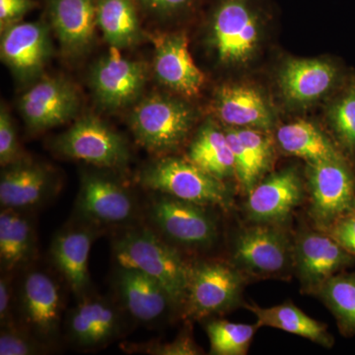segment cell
Returning <instances> with one entry per match:
<instances>
[{
	"mask_svg": "<svg viewBox=\"0 0 355 355\" xmlns=\"http://www.w3.org/2000/svg\"><path fill=\"white\" fill-rule=\"evenodd\" d=\"M118 266L135 268L157 280L182 312L188 288L191 265L177 248L146 226H130L113 240Z\"/></svg>",
	"mask_w": 355,
	"mask_h": 355,
	"instance_id": "6da1fadb",
	"label": "cell"
},
{
	"mask_svg": "<svg viewBox=\"0 0 355 355\" xmlns=\"http://www.w3.org/2000/svg\"><path fill=\"white\" fill-rule=\"evenodd\" d=\"M128 121L140 146L150 153L164 156L177 150L188 139L196 114L183 100L153 92L133 106Z\"/></svg>",
	"mask_w": 355,
	"mask_h": 355,
	"instance_id": "7a4b0ae2",
	"label": "cell"
},
{
	"mask_svg": "<svg viewBox=\"0 0 355 355\" xmlns=\"http://www.w3.org/2000/svg\"><path fill=\"white\" fill-rule=\"evenodd\" d=\"M263 18L252 0H218L210 15L207 43L224 67L249 64L260 49Z\"/></svg>",
	"mask_w": 355,
	"mask_h": 355,
	"instance_id": "3957f363",
	"label": "cell"
},
{
	"mask_svg": "<svg viewBox=\"0 0 355 355\" xmlns=\"http://www.w3.org/2000/svg\"><path fill=\"white\" fill-rule=\"evenodd\" d=\"M140 186L205 207L230 209L232 198L224 181L203 171L187 158L158 156L140 170Z\"/></svg>",
	"mask_w": 355,
	"mask_h": 355,
	"instance_id": "277c9868",
	"label": "cell"
},
{
	"mask_svg": "<svg viewBox=\"0 0 355 355\" xmlns=\"http://www.w3.org/2000/svg\"><path fill=\"white\" fill-rule=\"evenodd\" d=\"M247 280L249 277L231 261L191 263L182 314L186 319L200 320L234 310L242 303Z\"/></svg>",
	"mask_w": 355,
	"mask_h": 355,
	"instance_id": "5b68a950",
	"label": "cell"
},
{
	"mask_svg": "<svg viewBox=\"0 0 355 355\" xmlns=\"http://www.w3.org/2000/svg\"><path fill=\"white\" fill-rule=\"evenodd\" d=\"M231 263L249 279H284L294 270L293 242L279 225L256 223L236 234Z\"/></svg>",
	"mask_w": 355,
	"mask_h": 355,
	"instance_id": "8992f818",
	"label": "cell"
},
{
	"mask_svg": "<svg viewBox=\"0 0 355 355\" xmlns=\"http://www.w3.org/2000/svg\"><path fill=\"white\" fill-rule=\"evenodd\" d=\"M51 147L62 157L83 161L101 169L123 170L130 160L125 139L94 114L79 118L53 139Z\"/></svg>",
	"mask_w": 355,
	"mask_h": 355,
	"instance_id": "52a82bcc",
	"label": "cell"
},
{
	"mask_svg": "<svg viewBox=\"0 0 355 355\" xmlns=\"http://www.w3.org/2000/svg\"><path fill=\"white\" fill-rule=\"evenodd\" d=\"M205 207L158 193L149 203L147 216L151 228L173 246L207 249L216 244L218 227Z\"/></svg>",
	"mask_w": 355,
	"mask_h": 355,
	"instance_id": "ba28073f",
	"label": "cell"
},
{
	"mask_svg": "<svg viewBox=\"0 0 355 355\" xmlns=\"http://www.w3.org/2000/svg\"><path fill=\"white\" fill-rule=\"evenodd\" d=\"M16 296L17 323L51 347L60 338L64 320V287L50 272L34 268L21 279Z\"/></svg>",
	"mask_w": 355,
	"mask_h": 355,
	"instance_id": "9c48e42d",
	"label": "cell"
},
{
	"mask_svg": "<svg viewBox=\"0 0 355 355\" xmlns=\"http://www.w3.org/2000/svg\"><path fill=\"white\" fill-rule=\"evenodd\" d=\"M349 159L308 164L309 214L320 230H329L355 212V172Z\"/></svg>",
	"mask_w": 355,
	"mask_h": 355,
	"instance_id": "30bf717a",
	"label": "cell"
},
{
	"mask_svg": "<svg viewBox=\"0 0 355 355\" xmlns=\"http://www.w3.org/2000/svg\"><path fill=\"white\" fill-rule=\"evenodd\" d=\"M149 74L147 62L123 57L119 50L111 48L109 53L93 64L88 80L99 106L106 111L118 112L141 99Z\"/></svg>",
	"mask_w": 355,
	"mask_h": 355,
	"instance_id": "8fae6325",
	"label": "cell"
},
{
	"mask_svg": "<svg viewBox=\"0 0 355 355\" xmlns=\"http://www.w3.org/2000/svg\"><path fill=\"white\" fill-rule=\"evenodd\" d=\"M139 214L135 195L125 184L97 172H83L76 216L99 227L132 224Z\"/></svg>",
	"mask_w": 355,
	"mask_h": 355,
	"instance_id": "7c38bea8",
	"label": "cell"
},
{
	"mask_svg": "<svg viewBox=\"0 0 355 355\" xmlns=\"http://www.w3.org/2000/svg\"><path fill=\"white\" fill-rule=\"evenodd\" d=\"M294 270L305 293L315 295L324 282L355 266V256L324 230H305L293 242Z\"/></svg>",
	"mask_w": 355,
	"mask_h": 355,
	"instance_id": "4fadbf2b",
	"label": "cell"
},
{
	"mask_svg": "<svg viewBox=\"0 0 355 355\" xmlns=\"http://www.w3.org/2000/svg\"><path fill=\"white\" fill-rule=\"evenodd\" d=\"M18 108L28 130L44 132L76 118L80 95L64 76H42L21 96Z\"/></svg>",
	"mask_w": 355,
	"mask_h": 355,
	"instance_id": "5bb4252c",
	"label": "cell"
},
{
	"mask_svg": "<svg viewBox=\"0 0 355 355\" xmlns=\"http://www.w3.org/2000/svg\"><path fill=\"white\" fill-rule=\"evenodd\" d=\"M50 25L44 21L20 22L1 32L0 57L19 83L41 78L53 57Z\"/></svg>",
	"mask_w": 355,
	"mask_h": 355,
	"instance_id": "9a60e30c",
	"label": "cell"
},
{
	"mask_svg": "<svg viewBox=\"0 0 355 355\" xmlns=\"http://www.w3.org/2000/svg\"><path fill=\"white\" fill-rule=\"evenodd\" d=\"M104 229L79 218L64 225L53 236L50 259L77 300L90 293L89 254Z\"/></svg>",
	"mask_w": 355,
	"mask_h": 355,
	"instance_id": "2e32d148",
	"label": "cell"
},
{
	"mask_svg": "<svg viewBox=\"0 0 355 355\" xmlns=\"http://www.w3.org/2000/svg\"><path fill=\"white\" fill-rule=\"evenodd\" d=\"M154 46L153 69L156 80L176 94L195 97L205 83L189 50L184 33H160L149 36Z\"/></svg>",
	"mask_w": 355,
	"mask_h": 355,
	"instance_id": "e0dca14e",
	"label": "cell"
},
{
	"mask_svg": "<svg viewBox=\"0 0 355 355\" xmlns=\"http://www.w3.org/2000/svg\"><path fill=\"white\" fill-rule=\"evenodd\" d=\"M123 330L121 310L113 301L93 293L79 299L65 320L67 336L81 349H97L116 340Z\"/></svg>",
	"mask_w": 355,
	"mask_h": 355,
	"instance_id": "ac0fdd59",
	"label": "cell"
},
{
	"mask_svg": "<svg viewBox=\"0 0 355 355\" xmlns=\"http://www.w3.org/2000/svg\"><path fill=\"white\" fill-rule=\"evenodd\" d=\"M49 25L60 51L69 60H80L95 44L97 0H44Z\"/></svg>",
	"mask_w": 355,
	"mask_h": 355,
	"instance_id": "d6986e66",
	"label": "cell"
},
{
	"mask_svg": "<svg viewBox=\"0 0 355 355\" xmlns=\"http://www.w3.org/2000/svg\"><path fill=\"white\" fill-rule=\"evenodd\" d=\"M303 198V184L291 168L273 173L248 193L245 211L254 223L279 225L291 217Z\"/></svg>",
	"mask_w": 355,
	"mask_h": 355,
	"instance_id": "ffe728a7",
	"label": "cell"
},
{
	"mask_svg": "<svg viewBox=\"0 0 355 355\" xmlns=\"http://www.w3.org/2000/svg\"><path fill=\"white\" fill-rule=\"evenodd\" d=\"M57 188V179L48 166L24 156L2 169L0 205L1 209H35L48 202Z\"/></svg>",
	"mask_w": 355,
	"mask_h": 355,
	"instance_id": "44dd1931",
	"label": "cell"
},
{
	"mask_svg": "<svg viewBox=\"0 0 355 355\" xmlns=\"http://www.w3.org/2000/svg\"><path fill=\"white\" fill-rule=\"evenodd\" d=\"M114 284L121 308L140 324L158 323L178 311L162 284L139 270L118 266Z\"/></svg>",
	"mask_w": 355,
	"mask_h": 355,
	"instance_id": "7402d4cb",
	"label": "cell"
},
{
	"mask_svg": "<svg viewBox=\"0 0 355 355\" xmlns=\"http://www.w3.org/2000/svg\"><path fill=\"white\" fill-rule=\"evenodd\" d=\"M342 80L340 67L326 60L291 58L279 74V87L284 98L298 106L318 101Z\"/></svg>",
	"mask_w": 355,
	"mask_h": 355,
	"instance_id": "603a6c76",
	"label": "cell"
},
{
	"mask_svg": "<svg viewBox=\"0 0 355 355\" xmlns=\"http://www.w3.org/2000/svg\"><path fill=\"white\" fill-rule=\"evenodd\" d=\"M214 110L227 127L266 130L275 119L260 91L244 84H224L216 90Z\"/></svg>",
	"mask_w": 355,
	"mask_h": 355,
	"instance_id": "cb8c5ba5",
	"label": "cell"
},
{
	"mask_svg": "<svg viewBox=\"0 0 355 355\" xmlns=\"http://www.w3.org/2000/svg\"><path fill=\"white\" fill-rule=\"evenodd\" d=\"M139 9L135 0H97V27L111 48L127 50L149 40Z\"/></svg>",
	"mask_w": 355,
	"mask_h": 355,
	"instance_id": "d4e9b609",
	"label": "cell"
},
{
	"mask_svg": "<svg viewBox=\"0 0 355 355\" xmlns=\"http://www.w3.org/2000/svg\"><path fill=\"white\" fill-rule=\"evenodd\" d=\"M36 232L28 210L1 209L0 263L2 272H13L29 263L36 254Z\"/></svg>",
	"mask_w": 355,
	"mask_h": 355,
	"instance_id": "484cf974",
	"label": "cell"
},
{
	"mask_svg": "<svg viewBox=\"0 0 355 355\" xmlns=\"http://www.w3.org/2000/svg\"><path fill=\"white\" fill-rule=\"evenodd\" d=\"M277 141L284 153L304 159L308 164L349 159L338 144L309 121L282 125L277 130Z\"/></svg>",
	"mask_w": 355,
	"mask_h": 355,
	"instance_id": "4316f807",
	"label": "cell"
},
{
	"mask_svg": "<svg viewBox=\"0 0 355 355\" xmlns=\"http://www.w3.org/2000/svg\"><path fill=\"white\" fill-rule=\"evenodd\" d=\"M186 158L221 181L235 177L234 155L227 135L214 121L198 130Z\"/></svg>",
	"mask_w": 355,
	"mask_h": 355,
	"instance_id": "83f0119b",
	"label": "cell"
},
{
	"mask_svg": "<svg viewBox=\"0 0 355 355\" xmlns=\"http://www.w3.org/2000/svg\"><path fill=\"white\" fill-rule=\"evenodd\" d=\"M245 307L256 316V323L260 328L268 327L302 336L326 349H331L335 343L324 324L308 316L292 302L272 307H260L256 304H246Z\"/></svg>",
	"mask_w": 355,
	"mask_h": 355,
	"instance_id": "f1b7e54d",
	"label": "cell"
},
{
	"mask_svg": "<svg viewBox=\"0 0 355 355\" xmlns=\"http://www.w3.org/2000/svg\"><path fill=\"white\" fill-rule=\"evenodd\" d=\"M315 295L331 311L342 335L355 336V270L334 275Z\"/></svg>",
	"mask_w": 355,
	"mask_h": 355,
	"instance_id": "f546056e",
	"label": "cell"
},
{
	"mask_svg": "<svg viewBox=\"0 0 355 355\" xmlns=\"http://www.w3.org/2000/svg\"><path fill=\"white\" fill-rule=\"evenodd\" d=\"M329 123L338 146L355 161V74H349L328 110Z\"/></svg>",
	"mask_w": 355,
	"mask_h": 355,
	"instance_id": "4dcf8cb0",
	"label": "cell"
},
{
	"mask_svg": "<svg viewBox=\"0 0 355 355\" xmlns=\"http://www.w3.org/2000/svg\"><path fill=\"white\" fill-rule=\"evenodd\" d=\"M258 324L231 323L211 321L205 327L210 343V354L214 355H245L248 354Z\"/></svg>",
	"mask_w": 355,
	"mask_h": 355,
	"instance_id": "1f68e13d",
	"label": "cell"
},
{
	"mask_svg": "<svg viewBox=\"0 0 355 355\" xmlns=\"http://www.w3.org/2000/svg\"><path fill=\"white\" fill-rule=\"evenodd\" d=\"M51 347L17 322L1 327L0 355H39L50 352Z\"/></svg>",
	"mask_w": 355,
	"mask_h": 355,
	"instance_id": "d6a6232c",
	"label": "cell"
},
{
	"mask_svg": "<svg viewBox=\"0 0 355 355\" xmlns=\"http://www.w3.org/2000/svg\"><path fill=\"white\" fill-rule=\"evenodd\" d=\"M236 135L249 151L259 174L263 177L270 169L273 160L272 139L266 132L254 128H233Z\"/></svg>",
	"mask_w": 355,
	"mask_h": 355,
	"instance_id": "836d02e7",
	"label": "cell"
},
{
	"mask_svg": "<svg viewBox=\"0 0 355 355\" xmlns=\"http://www.w3.org/2000/svg\"><path fill=\"white\" fill-rule=\"evenodd\" d=\"M140 10L151 19L168 22L191 12L200 0H135Z\"/></svg>",
	"mask_w": 355,
	"mask_h": 355,
	"instance_id": "e575fe53",
	"label": "cell"
},
{
	"mask_svg": "<svg viewBox=\"0 0 355 355\" xmlns=\"http://www.w3.org/2000/svg\"><path fill=\"white\" fill-rule=\"evenodd\" d=\"M24 157L18 142L17 132L12 116L4 104L0 108V164L1 167L13 164Z\"/></svg>",
	"mask_w": 355,
	"mask_h": 355,
	"instance_id": "d590c367",
	"label": "cell"
},
{
	"mask_svg": "<svg viewBox=\"0 0 355 355\" xmlns=\"http://www.w3.org/2000/svg\"><path fill=\"white\" fill-rule=\"evenodd\" d=\"M144 352L153 355H197L200 354L197 343L188 331L180 334L174 340L170 343H144L130 347V352Z\"/></svg>",
	"mask_w": 355,
	"mask_h": 355,
	"instance_id": "8d00e7d4",
	"label": "cell"
},
{
	"mask_svg": "<svg viewBox=\"0 0 355 355\" xmlns=\"http://www.w3.org/2000/svg\"><path fill=\"white\" fill-rule=\"evenodd\" d=\"M37 7L36 0H0V32L22 22L25 15Z\"/></svg>",
	"mask_w": 355,
	"mask_h": 355,
	"instance_id": "74e56055",
	"label": "cell"
},
{
	"mask_svg": "<svg viewBox=\"0 0 355 355\" xmlns=\"http://www.w3.org/2000/svg\"><path fill=\"white\" fill-rule=\"evenodd\" d=\"M10 273L2 272L0 277V327L17 322L13 316V286Z\"/></svg>",
	"mask_w": 355,
	"mask_h": 355,
	"instance_id": "f35d334b",
	"label": "cell"
},
{
	"mask_svg": "<svg viewBox=\"0 0 355 355\" xmlns=\"http://www.w3.org/2000/svg\"><path fill=\"white\" fill-rule=\"evenodd\" d=\"M327 232L355 256V212L336 222Z\"/></svg>",
	"mask_w": 355,
	"mask_h": 355,
	"instance_id": "ab89813d",
	"label": "cell"
}]
</instances>
